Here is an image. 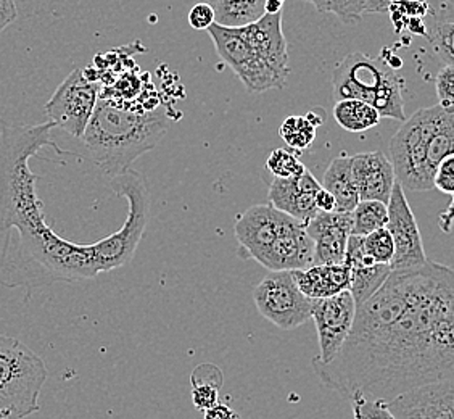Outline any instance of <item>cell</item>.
<instances>
[{"label":"cell","mask_w":454,"mask_h":419,"mask_svg":"<svg viewBox=\"0 0 454 419\" xmlns=\"http://www.w3.org/2000/svg\"><path fill=\"white\" fill-rule=\"evenodd\" d=\"M319 383L351 399L388 403L420 385L454 379V270L424 263L392 271L356 306L348 339L331 363L311 360Z\"/></svg>","instance_id":"cell-1"},{"label":"cell","mask_w":454,"mask_h":419,"mask_svg":"<svg viewBox=\"0 0 454 419\" xmlns=\"http://www.w3.org/2000/svg\"><path fill=\"white\" fill-rule=\"evenodd\" d=\"M55 123L4 126L0 130V284L27 288V294L53 281L92 280L104 273L98 244H73L45 223L44 203L35 184L39 176L29 158L44 147L60 155L52 138Z\"/></svg>","instance_id":"cell-2"},{"label":"cell","mask_w":454,"mask_h":419,"mask_svg":"<svg viewBox=\"0 0 454 419\" xmlns=\"http://www.w3.org/2000/svg\"><path fill=\"white\" fill-rule=\"evenodd\" d=\"M168 123L169 116L163 107L134 112L98 99L81 139L100 171L114 178L131 170L137 158L157 147L167 136Z\"/></svg>","instance_id":"cell-3"},{"label":"cell","mask_w":454,"mask_h":419,"mask_svg":"<svg viewBox=\"0 0 454 419\" xmlns=\"http://www.w3.org/2000/svg\"><path fill=\"white\" fill-rule=\"evenodd\" d=\"M239 257L268 271L305 270L315 265V242L305 223L271 203L254 205L237 217L234 226Z\"/></svg>","instance_id":"cell-4"},{"label":"cell","mask_w":454,"mask_h":419,"mask_svg":"<svg viewBox=\"0 0 454 419\" xmlns=\"http://www.w3.org/2000/svg\"><path fill=\"white\" fill-rule=\"evenodd\" d=\"M404 79L394 65L379 55L371 59L363 52H351L333 71V100L358 99L372 105L382 118L406 122Z\"/></svg>","instance_id":"cell-5"},{"label":"cell","mask_w":454,"mask_h":419,"mask_svg":"<svg viewBox=\"0 0 454 419\" xmlns=\"http://www.w3.org/2000/svg\"><path fill=\"white\" fill-rule=\"evenodd\" d=\"M443 105L419 108L403 122L388 144V158L394 163L396 181L404 191L427 193L434 187V173L427 165V150L437 128Z\"/></svg>","instance_id":"cell-6"},{"label":"cell","mask_w":454,"mask_h":419,"mask_svg":"<svg viewBox=\"0 0 454 419\" xmlns=\"http://www.w3.org/2000/svg\"><path fill=\"white\" fill-rule=\"evenodd\" d=\"M47 376L44 360L17 337L0 334V384L9 393L13 419H25L39 411Z\"/></svg>","instance_id":"cell-7"},{"label":"cell","mask_w":454,"mask_h":419,"mask_svg":"<svg viewBox=\"0 0 454 419\" xmlns=\"http://www.w3.org/2000/svg\"><path fill=\"white\" fill-rule=\"evenodd\" d=\"M219 59L234 71L250 94H262L271 89H284L287 79L254 52L252 45L239 33V28H227L213 23L208 29Z\"/></svg>","instance_id":"cell-8"},{"label":"cell","mask_w":454,"mask_h":419,"mask_svg":"<svg viewBox=\"0 0 454 419\" xmlns=\"http://www.w3.org/2000/svg\"><path fill=\"white\" fill-rule=\"evenodd\" d=\"M254 302L262 318L284 331L311 320L313 300L297 286L292 271H270L254 288Z\"/></svg>","instance_id":"cell-9"},{"label":"cell","mask_w":454,"mask_h":419,"mask_svg":"<svg viewBox=\"0 0 454 419\" xmlns=\"http://www.w3.org/2000/svg\"><path fill=\"white\" fill-rule=\"evenodd\" d=\"M98 84L84 70H73L45 104V114L57 128L81 139L98 104Z\"/></svg>","instance_id":"cell-10"},{"label":"cell","mask_w":454,"mask_h":419,"mask_svg":"<svg viewBox=\"0 0 454 419\" xmlns=\"http://www.w3.org/2000/svg\"><path fill=\"white\" fill-rule=\"evenodd\" d=\"M356 316V302L349 290L329 298L313 300V321H315L321 363H331L340 352Z\"/></svg>","instance_id":"cell-11"},{"label":"cell","mask_w":454,"mask_h":419,"mask_svg":"<svg viewBox=\"0 0 454 419\" xmlns=\"http://www.w3.org/2000/svg\"><path fill=\"white\" fill-rule=\"evenodd\" d=\"M387 207L388 223L385 227L390 231L395 242V257L390 263V268L392 271H398L422 266L428 262L427 255L424 250L418 221L411 210L404 189L398 181L395 183Z\"/></svg>","instance_id":"cell-12"},{"label":"cell","mask_w":454,"mask_h":419,"mask_svg":"<svg viewBox=\"0 0 454 419\" xmlns=\"http://www.w3.org/2000/svg\"><path fill=\"white\" fill-rule=\"evenodd\" d=\"M353 229V213L317 211L306 223V231L315 242V265L343 263Z\"/></svg>","instance_id":"cell-13"},{"label":"cell","mask_w":454,"mask_h":419,"mask_svg":"<svg viewBox=\"0 0 454 419\" xmlns=\"http://www.w3.org/2000/svg\"><path fill=\"white\" fill-rule=\"evenodd\" d=\"M323 189V184L316 179L308 170L298 178L279 179L274 178L270 186V203L292 218L308 223L317 215L316 195Z\"/></svg>","instance_id":"cell-14"},{"label":"cell","mask_w":454,"mask_h":419,"mask_svg":"<svg viewBox=\"0 0 454 419\" xmlns=\"http://www.w3.org/2000/svg\"><path fill=\"white\" fill-rule=\"evenodd\" d=\"M239 33L272 70L288 79V44L282 31V13H264L254 23L239 28Z\"/></svg>","instance_id":"cell-15"},{"label":"cell","mask_w":454,"mask_h":419,"mask_svg":"<svg viewBox=\"0 0 454 419\" xmlns=\"http://www.w3.org/2000/svg\"><path fill=\"white\" fill-rule=\"evenodd\" d=\"M351 166L359 199L388 203L396 183L392 160L382 152H364L351 155Z\"/></svg>","instance_id":"cell-16"},{"label":"cell","mask_w":454,"mask_h":419,"mask_svg":"<svg viewBox=\"0 0 454 419\" xmlns=\"http://www.w3.org/2000/svg\"><path fill=\"white\" fill-rule=\"evenodd\" d=\"M343 263L349 270V292L356 302V306L372 297L385 281L388 280L392 268L390 265L376 263L364 252L363 236L351 234L347 245V254Z\"/></svg>","instance_id":"cell-17"},{"label":"cell","mask_w":454,"mask_h":419,"mask_svg":"<svg viewBox=\"0 0 454 419\" xmlns=\"http://www.w3.org/2000/svg\"><path fill=\"white\" fill-rule=\"evenodd\" d=\"M396 419H453L446 381L420 385L387 403Z\"/></svg>","instance_id":"cell-18"},{"label":"cell","mask_w":454,"mask_h":419,"mask_svg":"<svg viewBox=\"0 0 454 419\" xmlns=\"http://www.w3.org/2000/svg\"><path fill=\"white\" fill-rule=\"evenodd\" d=\"M292 273L300 290L311 300L333 297L349 289V270L345 263L313 265Z\"/></svg>","instance_id":"cell-19"},{"label":"cell","mask_w":454,"mask_h":419,"mask_svg":"<svg viewBox=\"0 0 454 419\" xmlns=\"http://www.w3.org/2000/svg\"><path fill=\"white\" fill-rule=\"evenodd\" d=\"M323 187L333 194L337 202L335 211L351 213L356 209L359 201L358 187L353 176L351 157L341 154L340 157L333 158L323 178Z\"/></svg>","instance_id":"cell-20"},{"label":"cell","mask_w":454,"mask_h":419,"mask_svg":"<svg viewBox=\"0 0 454 419\" xmlns=\"http://www.w3.org/2000/svg\"><path fill=\"white\" fill-rule=\"evenodd\" d=\"M333 118L345 131L364 132L376 128L382 116L372 105L358 99H343L333 105Z\"/></svg>","instance_id":"cell-21"},{"label":"cell","mask_w":454,"mask_h":419,"mask_svg":"<svg viewBox=\"0 0 454 419\" xmlns=\"http://www.w3.org/2000/svg\"><path fill=\"white\" fill-rule=\"evenodd\" d=\"M208 4L215 9L218 25L240 28L264 15L266 0H208Z\"/></svg>","instance_id":"cell-22"},{"label":"cell","mask_w":454,"mask_h":419,"mask_svg":"<svg viewBox=\"0 0 454 419\" xmlns=\"http://www.w3.org/2000/svg\"><path fill=\"white\" fill-rule=\"evenodd\" d=\"M323 124V115L308 112L306 115H292L280 124V139L297 154L305 152L315 142L317 128Z\"/></svg>","instance_id":"cell-23"},{"label":"cell","mask_w":454,"mask_h":419,"mask_svg":"<svg viewBox=\"0 0 454 419\" xmlns=\"http://www.w3.org/2000/svg\"><path fill=\"white\" fill-rule=\"evenodd\" d=\"M353 213V229L355 236H367L377 229H382L388 223V207L384 202L359 201Z\"/></svg>","instance_id":"cell-24"},{"label":"cell","mask_w":454,"mask_h":419,"mask_svg":"<svg viewBox=\"0 0 454 419\" xmlns=\"http://www.w3.org/2000/svg\"><path fill=\"white\" fill-rule=\"evenodd\" d=\"M319 13H333L343 25H355L366 13V0H305Z\"/></svg>","instance_id":"cell-25"},{"label":"cell","mask_w":454,"mask_h":419,"mask_svg":"<svg viewBox=\"0 0 454 419\" xmlns=\"http://www.w3.org/2000/svg\"><path fill=\"white\" fill-rule=\"evenodd\" d=\"M264 168L268 170V173H271L272 178H279V179L298 178L308 170L300 162L297 152H290L286 149L272 150L270 157L266 158Z\"/></svg>","instance_id":"cell-26"},{"label":"cell","mask_w":454,"mask_h":419,"mask_svg":"<svg viewBox=\"0 0 454 419\" xmlns=\"http://www.w3.org/2000/svg\"><path fill=\"white\" fill-rule=\"evenodd\" d=\"M364 252L372 260L380 265H390L395 257L394 237L387 227L377 229L374 233L363 237Z\"/></svg>","instance_id":"cell-27"},{"label":"cell","mask_w":454,"mask_h":419,"mask_svg":"<svg viewBox=\"0 0 454 419\" xmlns=\"http://www.w3.org/2000/svg\"><path fill=\"white\" fill-rule=\"evenodd\" d=\"M430 10L427 0H392L388 13L394 21L395 31L402 33L411 18H424Z\"/></svg>","instance_id":"cell-28"},{"label":"cell","mask_w":454,"mask_h":419,"mask_svg":"<svg viewBox=\"0 0 454 419\" xmlns=\"http://www.w3.org/2000/svg\"><path fill=\"white\" fill-rule=\"evenodd\" d=\"M351 408L355 419H396L382 400L367 399L363 393H355L351 399Z\"/></svg>","instance_id":"cell-29"},{"label":"cell","mask_w":454,"mask_h":419,"mask_svg":"<svg viewBox=\"0 0 454 419\" xmlns=\"http://www.w3.org/2000/svg\"><path fill=\"white\" fill-rule=\"evenodd\" d=\"M438 104L454 107V65H445L435 78Z\"/></svg>","instance_id":"cell-30"},{"label":"cell","mask_w":454,"mask_h":419,"mask_svg":"<svg viewBox=\"0 0 454 419\" xmlns=\"http://www.w3.org/2000/svg\"><path fill=\"white\" fill-rule=\"evenodd\" d=\"M223 383H224V376L216 365L201 363L199 367L193 368L192 375H191V385H215L216 389L221 391Z\"/></svg>","instance_id":"cell-31"},{"label":"cell","mask_w":454,"mask_h":419,"mask_svg":"<svg viewBox=\"0 0 454 419\" xmlns=\"http://www.w3.org/2000/svg\"><path fill=\"white\" fill-rule=\"evenodd\" d=\"M434 187L440 193L453 195L454 194V154L442 160L437 173L434 178Z\"/></svg>","instance_id":"cell-32"},{"label":"cell","mask_w":454,"mask_h":419,"mask_svg":"<svg viewBox=\"0 0 454 419\" xmlns=\"http://www.w3.org/2000/svg\"><path fill=\"white\" fill-rule=\"evenodd\" d=\"M213 23H216V15H215V9L208 2H200L193 5L189 12V25L195 31H207Z\"/></svg>","instance_id":"cell-33"},{"label":"cell","mask_w":454,"mask_h":419,"mask_svg":"<svg viewBox=\"0 0 454 419\" xmlns=\"http://www.w3.org/2000/svg\"><path fill=\"white\" fill-rule=\"evenodd\" d=\"M192 402L197 410H210L219 403V389L208 384L192 385Z\"/></svg>","instance_id":"cell-34"},{"label":"cell","mask_w":454,"mask_h":419,"mask_svg":"<svg viewBox=\"0 0 454 419\" xmlns=\"http://www.w3.org/2000/svg\"><path fill=\"white\" fill-rule=\"evenodd\" d=\"M18 9L15 0H0V35L17 20Z\"/></svg>","instance_id":"cell-35"},{"label":"cell","mask_w":454,"mask_h":419,"mask_svg":"<svg viewBox=\"0 0 454 419\" xmlns=\"http://www.w3.org/2000/svg\"><path fill=\"white\" fill-rule=\"evenodd\" d=\"M203 419H242V416L236 410H232L231 407L218 403L210 410L205 411Z\"/></svg>","instance_id":"cell-36"},{"label":"cell","mask_w":454,"mask_h":419,"mask_svg":"<svg viewBox=\"0 0 454 419\" xmlns=\"http://www.w3.org/2000/svg\"><path fill=\"white\" fill-rule=\"evenodd\" d=\"M438 227L442 229V233L450 234L453 231L454 225V194L451 195V202L448 203L445 211H442L438 215Z\"/></svg>","instance_id":"cell-37"},{"label":"cell","mask_w":454,"mask_h":419,"mask_svg":"<svg viewBox=\"0 0 454 419\" xmlns=\"http://www.w3.org/2000/svg\"><path fill=\"white\" fill-rule=\"evenodd\" d=\"M316 207L319 211H335L337 209V202H335V197H333V194L329 193V191H325V189H321L317 195H316Z\"/></svg>","instance_id":"cell-38"},{"label":"cell","mask_w":454,"mask_h":419,"mask_svg":"<svg viewBox=\"0 0 454 419\" xmlns=\"http://www.w3.org/2000/svg\"><path fill=\"white\" fill-rule=\"evenodd\" d=\"M392 0H366V13H376V15H384L388 13Z\"/></svg>","instance_id":"cell-39"},{"label":"cell","mask_w":454,"mask_h":419,"mask_svg":"<svg viewBox=\"0 0 454 419\" xmlns=\"http://www.w3.org/2000/svg\"><path fill=\"white\" fill-rule=\"evenodd\" d=\"M284 5H286V0H266V4H264V13H282V10H284Z\"/></svg>","instance_id":"cell-40"},{"label":"cell","mask_w":454,"mask_h":419,"mask_svg":"<svg viewBox=\"0 0 454 419\" xmlns=\"http://www.w3.org/2000/svg\"><path fill=\"white\" fill-rule=\"evenodd\" d=\"M446 391H448V403L451 410V418L454 419V379L446 381Z\"/></svg>","instance_id":"cell-41"},{"label":"cell","mask_w":454,"mask_h":419,"mask_svg":"<svg viewBox=\"0 0 454 419\" xmlns=\"http://www.w3.org/2000/svg\"><path fill=\"white\" fill-rule=\"evenodd\" d=\"M443 4H445L446 9H448V12L451 13L454 17V0H442Z\"/></svg>","instance_id":"cell-42"},{"label":"cell","mask_w":454,"mask_h":419,"mask_svg":"<svg viewBox=\"0 0 454 419\" xmlns=\"http://www.w3.org/2000/svg\"><path fill=\"white\" fill-rule=\"evenodd\" d=\"M0 419H9V416H7L4 411L0 410Z\"/></svg>","instance_id":"cell-43"}]
</instances>
